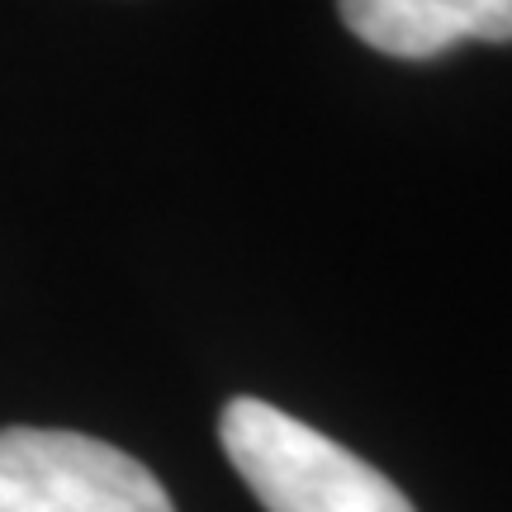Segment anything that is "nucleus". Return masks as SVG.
Instances as JSON below:
<instances>
[{
	"instance_id": "obj_1",
	"label": "nucleus",
	"mask_w": 512,
	"mask_h": 512,
	"mask_svg": "<svg viewBox=\"0 0 512 512\" xmlns=\"http://www.w3.org/2000/svg\"><path fill=\"white\" fill-rule=\"evenodd\" d=\"M219 441L266 512H418L370 460L266 399L228 403Z\"/></svg>"
},
{
	"instance_id": "obj_2",
	"label": "nucleus",
	"mask_w": 512,
	"mask_h": 512,
	"mask_svg": "<svg viewBox=\"0 0 512 512\" xmlns=\"http://www.w3.org/2000/svg\"><path fill=\"white\" fill-rule=\"evenodd\" d=\"M0 512H176L143 460L81 432L5 427Z\"/></svg>"
},
{
	"instance_id": "obj_3",
	"label": "nucleus",
	"mask_w": 512,
	"mask_h": 512,
	"mask_svg": "<svg viewBox=\"0 0 512 512\" xmlns=\"http://www.w3.org/2000/svg\"><path fill=\"white\" fill-rule=\"evenodd\" d=\"M342 24L384 57H437L456 43H512V0H337Z\"/></svg>"
}]
</instances>
